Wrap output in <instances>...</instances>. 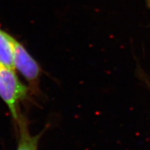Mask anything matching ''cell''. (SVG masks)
<instances>
[{
    "label": "cell",
    "instance_id": "6da1fadb",
    "mask_svg": "<svg viewBox=\"0 0 150 150\" xmlns=\"http://www.w3.org/2000/svg\"><path fill=\"white\" fill-rule=\"evenodd\" d=\"M27 92V86L22 83L14 69L0 65V97L17 120H19L18 102L25 98Z\"/></svg>",
    "mask_w": 150,
    "mask_h": 150
},
{
    "label": "cell",
    "instance_id": "5b68a950",
    "mask_svg": "<svg viewBox=\"0 0 150 150\" xmlns=\"http://www.w3.org/2000/svg\"><path fill=\"white\" fill-rule=\"evenodd\" d=\"M145 2L147 4V6L150 8V0H145Z\"/></svg>",
    "mask_w": 150,
    "mask_h": 150
},
{
    "label": "cell",
    "instance_id": "277c9868",
    "mask_svg": "<svg viewBox=\"0 0 150 150\" xmlns=\"http://www.w3.org/2000/svg\"><path fill=\"white\" fill-rule=\"evenodd\" d=\"M18 122L20 124V140L17 150H38L39 136H31L27 124L22 120Z\"/></svg>",
    "mask_w": 150,
    "mask_h": 150
},
{
    "label": "cell",
    "instance_id": "7a4b0ae2",
    "mask_svg": "<svg viewBox=\"0 0 150 150\" xmlns=\"http://www.w3.org/2000/svg\"><path fill=\"white\" fill-rule=\"evenodd\" d=\"M14 53V67L22 74L30 83L36 84L40 73L36 61L28 53L26 49L13 38Z\"/></svg>",
    "mask_w": 150,
    "mask_h": 150
},
{
    "label": "cell",
    "instance_id": "3957f363",
    "mask_svg": "<svg viewBox=\"0 0 150 150\" xmlns=\"http://www.w3.org/2000/svg\"><path fill=\"white\" fill-rule=\"evenodd\" d=\"M0 65L14 69L13 37L0 29Z\"/></svg>",
    "mask_w": 150,
    "mask_h": 150
},
{
    "label": "cell",
    "instance_id": "8992f818",
    "mask_svg": "<svg viewBox=\"0 0 150 150\" xmlns=\"http://www.w3.org/2000/svg\"></svg>",
    "mask_w": 150,
    "mask_h": 150
}]
</instances>
